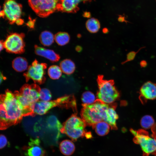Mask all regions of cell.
Masks as SVG:
<instances>
[{
  "label": "cell",
  "instance_id": "8d00e7d4",
  "mask_svg": "<svg viewBox=\"0 0 156 156\" xmlns=\"http://www.w3.org/2000/svg\"><path fill=\"white\" fill-rule=\"evenodd\" d=\"M76 51L78 52L81 51L82 50V48L80 46L77 45L75 47Z\"/></svg>",
  "mask_w": 156,
  "mask_h": 156
},
{
  "label": "cell",
  "instance_id": "30bf717a",
  "mask_svg": "<svg viewBox=\"0 0 156 156\" xmlns=\"http://www.w3.org/2000/svg\"><path fill=\"white\" fill-rule=\"evenodd\" d=\"M5 16L11 24L16 23L20 18L22 9L20 5L15 0H7L2 10Z\"/></svg>",
  "mask_w": 156,
  "mask_h": 156
},
{
  "label": "cell",
  "instance_id": "d6986e66",
  "mask_svg": "<svg viewBox=\"0 0 156 156\" xmlns=\"http://www.w3.org/2000/svg\"><path fill=\"white\" fill-rule=\"evenodd\" d=\"M60 66L62 72L67 75L72 74L75 69L74 63L69 59H65L62 61L60 63Z\"/></svg>",
  "mask_w": 156,
  "mask_h": 156
},
{
  "label": "cell",
  "instance_id": "6da1fadb",
  "mask_svg": "<svg viewBox=\"0 0 156 156\" xmlns=\"http://www.w3.org/2000/svg\"><path fill=\"white\" fill-rule=\"evenodd\" d=\"M0 110L1 130L16 125L24 116L23 108L14 93L8 90L0 96Z\"/></svg>",
  "mask_w": 156,
  "mask_h": 156
},
{
  "label": "cell",
  "instance_id": "484cf974",
  "mask_svg": "<svg viewBox=\"0 0 156 156\" xmlns=\"http://www.w3.org/2000/svg\"><path fill=\"white\" fill-rule=\"evenodd\" d=\"M153 117L150 115H145L141 119L140 124L142 127L144 129L151 128L155 124Z\"/></svg>",
  "mask_w": 156,
  "mask_h": 156
},
{
  "label": "cell",
  "instance_id": "3957f363",
  "mask_svg": "<svg viewBox=\"0 0 156 156\" xmlns=\"http://www.w3.org/2000/svg\"><path fill=\"white\" fill-rule=\"evenodd\" d=\"M109 105L97 99L93 104H83L80 114L81 118L87 125L92 127L97 123L103 121L105 110Z\"/></svg>",
  "mask_w": 156,
  "mask_h": 156
},
{
  "label": "cell",
  "instance_id": "d4e9b609",
  "mask_svg": "<svg viewBox=\"0 0 156 156\" xmlns=\"http://www.w3.org/2000/svg\"><path fill=\"white\" fill-rule=\"evenodd\" d=\"M62 72L60 67L56 65H53L50 66L47 71L49 77L53 80L58 79L62 75Z\"/></svg>",
  "mask_w": 156,
  "mask_h": 156
},
{
  "label": "cell",
  "instance_id": "d6a6232c",
  "mask_svg": "<svg viewBox=\"0 0 156 156\" xmlns=\"http://www.w3.org/2000/svg\"><path fill=\"white\" fill-rule=\"evenodd\" d=\"M140 64L141 68H145L147 66V63L146 60H143L140 62Z\"/></svg>",
  "mask_w": 156,
  "mask_h": 156
},
{
  "label": "cell",
  "instance_id": "74e56055",
  "mask_svg": "<svg viewBox=\"0 0 156 156\" xmlns=\"http://www.w3.org/2000/svg\"><path fill=\"white\" fill-rule=\"evenodd\" d=\"M4 48V41L3 40H1L0 41V51H1Z\"/></svg>",
  "mask_w": 156,
  "mask_h": 156
},
{
  "label": "cell",
  "instance_id": "d590c367",
  "mask_svg": "<svg viewBox=\"0 0 156 156\" xmlns=\"http://www.w3.org/2000/svg\"><path fill=\"white\" fill-rule=\"evenodd\" d=\"M151 129L153 134L156 135V123L154 124Z\"/></svg>",
  "mask_w": 156,
  "mask_h": 156
},
{
  "label": "cell",
  "instance_id": "4316f807",
  "mask_svg": "<svg viewBox=\"0 0 156 156\" xmlns=\"http://www.w3.org/2000/svg\"><path fill=\"white\" fill-rule=\"evenodd\" d=\"M81 99L83 104H91L94 103L97 99L93 93L90 91H87L83 93Z\"/></svg>",
  "mask_w": 156,
  "mask_h": 156
},
{
  "label": "cell",
  "instance_id": "603a6c76",
  "mask_svg": "<svg viewBox=\"0 0 156 156\" xmlns=\"http://www.w3.org/2000/svg\"><path fill=\"white\" fill-rule=\"evenodd\" d=\"M70 38L68 34L65 32H59L54 35L55 40L58 45L61 46L68 44Z\"/></svg>",
  "mask_w": 156,
  "mask_h": 156
},
{
  "label": "cell",
  "instance_id": "4dcf8cb0",
  "mask_svg": "<svg viewBox=\"0 0 156 156\" xmlns=\"http://www.w3.org/2000/svg\"><path fill=\"white\" fill-rule=\"evenodd\" d=\"M26 25L29 28L33 29L34 27L35 21L31 20H30L27 22Z\"/></svg>",
  "mask_w": 156,
  "mask_h": 156
},
{
  "label": "cell",
  "instance_id": "44dd1931",
  "mask_svg": "<svg viewBox=\"0 0 156 156\" xmlns=\"http://www.w3.org/2000/svg\"><path fill=\"white\" fill-rule=\"evenodd\" d=\"M39 40L42 45L45 46H49L53 43L54 36L49 31H44L40 34Z\"/></svg>",
  "mask_w": 156,
  "mask_h": 156
},
{
  "label": "cell",
  "instance_id": "f1b7e54d",
  "mask_svg": "<svg viewBox=\"0 0 156 156\" xmlns=\"http://www.w3.org/2000/svg\"><path fill=\"white\" fill-rule=\"evenodd\" d=\"M146 47H143L140 48L137 51H131L128 53L127 55L126 60L122 62L121 64L123 65L126 63L131 61L134 60L137 53H138L142 49Z\"/></svg>",
  "mask_w": 156,
  "mask_h": 156
},
{
  "label": "cell",
  "instance_id": "7c38bea8",
  "mask_svg": "<svg viewBox=\"0 0 156 156\" xmlns=\"http://www.w3.org/2000/svg\"><path fill=\"white\" fill-rule=\"evenodd\" d=\"M139 98L143 104L147 100H153L156 99V83L151 81L145 83L140 90Z\"/></svg>",
  "mask_w": 156,
  "mask_h": 156
},
{
  "label": "cell",
  "instance_id": "2e32d148",
  "mask_svg": "<svg viewBox=\"0 0 156 156\" xmlns=\"http://www.w3.org/2000/svg\"><path fill=\"white\" fill-rule=\"evenodd\" d=\"M82 0H60L59 8L67 13L76 12L79 10V3Z\"/></svg>",
  "mask_w": 156,
  "mask_h": 156
},
{
  "label": "cell",
  "instance_id": "ab89813d",
  "mask_svg": "<svg viewBox=\"0 0 156 156\" xmlns=\"http://www.w3.org/2000/svg\"><path fill=\"white\" fill-rule=\"evenodd\" d=\"M109 30L108 29L106 28H104L103 29V33L106 34L108 32Z\"/></svg>",
  "mask_w": 156,
  "mask_h": 156
},
{
  "label": "cell",
  "instance_id": "5bb4252c",
  "mask_svg": "<svg viewBox=\"0 0 156 156\" xmlns=\"http://www.w3.org/2000/svg\"><path fill=\"white\" fill-rule=\"evenodd\" d=\"M40 143L39 139L31 138L28 143L27 151L25 153L26 156H44L45 151L41 146Z\"/></svg>",
  "mask_w": 156,
  "mask_h": 156
},
{
  "label": "cell",
  "instance_id": "277c9868",
  "mask_svg": "<svg viewBox=\"0 0 156 156\" xmlns=\"http://www.w3.org/2000/svg\"><path fill=\"white\" fill-rule=\"evenodd\" d=\"M86 125L77 113H74L63 124L60 131L75 142L80 137H85L87 132L85 129Z\"/></svg>",
  "mask_w": 156,
  "mask_h": 156
},
{
  "label": "cell",
  "instance_id": "5b68a950",
  "mask_svg": "<svg viewBox=\"0 0 156 156\" xmlns=\"http://www.w3.org/2000/svg\"><path fill=\"white\" fill-rule=\"evenodd\" d=\"M97 81L98 87L97 99L107 104L114 103L118 99L120 96V93L114 86L113 80L105 79L103 75H99Z\"/></svg>",
  "mask_w": 156,
  "mask_h": 156
},
{
  "label": "cell",
  "instance_id": "ffe728a7",
  "mask_svg": "<svg viewBox=\"0 0 156 156\" xmlns=\"http://www.w3.org/2000/svg\"><path fill=\"white\" fill-rule=\"evenodd\" d=\"M110 126L106 122L102 121L96 123L92 128L99 135L103 136L107 135L109 131Z\"/></svg>",
  "mask_w": 156,
  "mask_h": 156
},
{
  "label": "cell",
  "instance_id": "9c48e42d",
  "mask_svg": "<svg viewBox=\"0 0 156 156\" xmlns=\"http://www.w3.org/2000/svg\"><path fill=\"white\" fill-rule=\"evenodd\" d=\"M47 67L45 63H40L36 60L29 66L27 71L23 74L27 81L32 80L34 82L41 84L45 80V70Z\"/></svg>",
  "mask_w": 156,
  "mask_h": 156
},
{
  "label": "cell",
  "instance_id": "52a82bcc",
  "mask_svg": "<svg viewBox=\"0 0 156 156\" xmlns=\"http://www.w3.org/2000/svg\"><path fill=\"white\" fill-rule=\"evenodd\" d=\"M25 36L23 33L10 34L4 41V48L6 51L14 54L23 53L25 51Z\"/></svg>",
  "mask_w": 156,
  "mask_h": 156
},
{
  "label": "cell",
  "instance_id": "836d02e7",
  "mask_svg": "<svg viewBox=\"0 0 156 156\" xmlns=\"http://www.w3.org/2000/svg\"><path fill=\"white\" fill-rule=\"evenodd\" d=\"M83 16L85 18H89L91 17V14L90 12H85L83 13Z\"/></svg>",
  "mask_w": 156,
  "mask_h": 156
},
{
  "label": "cell",
  "instance_id": "8fae6325",
  "mask_svg": "<svg viewBox=\"0 0 156 156\" xmlns=\"http://www.w3.org/2000/svg\"><path fill=\"white\" fill-rule=\"evenodd\" d=\"M40 88L36 84H26L21 88L19 92L30 104L39 100V92Z\"/></svg>",
  "mask_w": 156,
  "mask_h": 156
},
{
  "label": "cell",
  "instance_id": "1f68e13d",
  "mask_svg": "<svg viewBox=\"0 0 156 156\" xmlns=\"http://www.w3.org/2000/svg\"><path fill=\"white\" fill-rule=\"evenodd\" d=\"M118 21L120 22H124L127 24V23H129V21L126 20L124 16H120L118 18Z\"/></svg>",
  "mask_w": 156,
  "mask_h": 156
},
{
  "label": "cell",
  "instance_id": "7402d4cb",
  "mask_svg": "<svg viewBox=\"0 0 156 156\" xmlns=\"http://www.w3.org/2000/svg\"><path fill=\"white\" fill-rule=\"evenodd\" d=\"M86 27L90 33L97 32L100 28V24L99 21L96 18H91L88 19L86 23Z\"/></svg>",
  "mask_w": 156,
  "mask_h": 156
},
{
  "label": "cell",
  "instance_id": "83f0119b",
  "mask_svg": "<svg viewBox=\"0 0 156 156\" xmlns=\"http://www.w3.org/2000/svg\"><path fill=\"white\" fill-rule=\"evenodd\" d=\"M39 99L41 101H51L52 95L50 91L47 88L40 89L39 92Z\"/></svg>",
  "mask_w": 156,
  "mask_h": 156
},
{
  "label": "cell",
  "instance_id": "60d3db41",
  "mask_svg": "<svg viewBox=\"0 0 156 156\" xmlns=\"http://www.w3.org/2000/svg\"><path fill=\"white\" fill-rule=\"evenodd\" d=\"M92 0H82V1H83L84 2H86L90 1Z\"/></svg>",
  "mask_w": 156,
  "mask_h": 156
},
{
  "label": "cell",
  "instance_id": "ba28073f",
  "mask_svg": "<svg viewBox=\"0 0 156 156\" xmlns=\"http://www.w3.org/2000/svg\"><path fill=\"white\" fill-rule=\"evenodd\" d=\"M32 9L39 16L45 17L59 8V0H29Z\"/></svg>",
  "mask_w": 156,
  "mask_h": 156
},
{
  "label": "cell",
  "instance_id": "8992f818",
  "mask_svg": "<svg viewBox=\"0 0 156 156\" xmlns=\"http://www.w3.org/2000/svg\"><path fill=\"white\" fill-rule=\"evenodd\" d=\"M130 131L134 136V142L140 145L143 156L156 154V135L152 134L151 137L148 132L143 129L136 131L131 129Z\"/></svg>",
  "mask_w": 156,
  "mask_h": 156
},
{
  "label": "cell",
  "instance_id": "e575fe53",
  "mask_svg": "<svg viewBox=\"0 0 156 156\" xmlns=\"http://www.w3.org/2000/svg\"><path fill=\"white\" fill-rule=\"evenodd\" d=\"M24 23L23 20L20 18L17 20L16 22V23L18 25H22Z\"/></svg>",
  "mask_w": 156,
  "mask_h": 156
},
{
  "label": "cell",
  "instance_id": "4fadbf2b",
  "mask_svg": "<svg viewBox=\"0 0 156 156\" xmlns=\"http://www.w3.org/2000/svg\"><path fill=\"white\" fill-rule=\"evenodd\" d=\"M117 105L116 103L109 104L105 110L103 117V121L107 123L112 129L116 130L118 129L116 120L118 116L116 111Z\"/></svg>",
  "mask_w": 156,
  "mask_h": 156
},
{
  "label": "cell",
  "instance_id": "e0dca14e",
  "mask_svg": "<svg viewBox=\"0 0 156 156\" xmlns=\"http://www.w3.org/2000/svg\"><path fill=\"white\" fill-rule=\"evenodd\" d=\"M60 150L63 155L67 156L72 155L75 150V146L73 143L68 140H63L59 145Z\"/></svg>",
  "mask_w": 156,
  "mask_h": 156
},
{
  "label": "cell",
  "instance_id": "9a60e30c",
  "mask_svg": "<svg viewBox=\"0 0 156 156\" xmlns=\"http://www.w3.org/2000/svg\"><path fill=\"white\" fill-rule=\"evenodd\" d=\"M34 50L36 55L44 57L51 62H56L60 59V56L59 55L53 50L35 45Z\"/></svg>",
  "mask_w": 156,
  "mask_h": 156
},
{
  "label": "cell",
  "instance_id": "f546056e",
  "mask_svg": "<svg viewBox=\"0 0 156 156\" xmlns=\"http://www.w3.org/2000/svg\"><path fill=\"white\" fill-rule=\"evenodd\" d=\"M0 148L1 149L6 145L8 140L6 137L3 134L0 135Z\"/></svg>",
  "mask_w": 156,
  "mask_h": 156
},
{
  "label": "cell",
  "instance_id": "cb8c5ba5",
  "mask_svg": "<svg viewBox=\"0 0 156 156\" xmlns=\"http://www.w3.org/2000/svg\"><path fill=\"white\" fill-rule=\"evenodd\" d=\"M47 126L50 129L57 130L60 131L62 125L57 118L54 115H51L47 117L46 120Z\"/></svg>",
  "mask_w": 156,
  "mask_h": 156
},
{
  "label": "cell",
  "instance_id": "ac0fdd59",
  "mask_svg": "<svg viewBox=\"0 0 156 156\" xmlns=\"http://www.w3.org/2000/svg\"><path fill=\"white\" fill-rule=\"evenodd\" d=\"M12 66L13 68L18 72H22L27 70L28 63L24 57H18L14 58L12 61Z\"/></svg>",
  "mask_w": 156,
  "mask_h": 156
},
{
  "label": "cell",
  "instance_id": "7a4b0ae2",
  "mask_svg": "<svg viewBox=\"0 0 156 156\" xmlns=\"http://www.w3.org/2000/svg\"><path fill=\"white\" fill-rule=\"evenodd\" d=\"M62 106L71 108L75 112L77 111L76 101L74 96L72 95L64 96L53 101L39 100L32 104L31 109L33 116L42 115L53 107Z\"/></svg>",
  "mask_w": 156,
  "mask_h": 156
},
{
  "label": "cell",
  "instance_id": "f35d334b",
  "mask_svg": "<svg viewBox=\"0 0 156 156\" xmlns=\"http://www.w3.org/2000/svg\"><path fill=\"white\" fill-rule=\"evenodd\" d=\"M5 77L3 76L2 73H0V83H1L3 81L5 80Z\"/></svg>",
  "mask_w": 156,
  "mask_h": 156
}]
</instances>
